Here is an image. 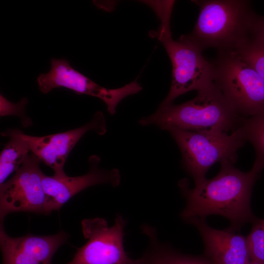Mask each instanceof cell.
<instances>
[{
    "mask_svg": "<svg viewBox=\"0 0 264 264\" xmlns=\"http://www.w3.org/2000/svg\"><path fill=\"white\" fill-rule=\"evenodd\" d=\"M233 165L221 162L217 175L206 178L193 188H189L186 179L179 182L186 201L180 216L185 221L220 215L230 222L227 229L235 232L246 223L253 224L258 219L252 212L250 201L253 187L261 173L253 168L249 172H242Z\"/></svg>",
    "mask_w": 264,
    "mask_h": 264,
    "instance_id": "cell-1",
    "label": "cell"
},
{
    "mask_svg": "<svg viewBox=\"0 0 264 264\" xmlns=\"http://www.w3.org/2000/svg\"><path fill=\"white\" fill-rule=\"evenodd\" d=\"M235 112L214 83L198 91L194 99L179 105L159 107L151 115L139 120L142 126L154 125L196 131L228 132L237 129L244 120Z\"/></svg>",
    "mask_w": 264,
    "mask_h": 264,
    "instance_id": "cell-2",
    "label": "cell"
},
{
    "mask_svg": "<svg viewBox=\"0 0 264 264\" xmlns=\"http://www.w3.org/2000/svg\"><path fill=\"white\" fill-rule=\"evenodd\" d=\"M200 7L187 37L202 52L208 48L234 51L252 38L255 14L245 0H195Z\"/></svg>",
    "mask_w": 264,
    "mask_h": 264,
    "instance_id": "cell-3",
    "label": "cell"
},
{
    "mask_svg": "<svg viewBox=\"0 0 264 264\" xmlns=\"http://www.w3.org/2000/svg\"><path fill=\"white\" fill-rule=\"evenodd\" d=\"M172 9L169 5L155 9L161 24L156 31L150 33L162 43L172 65L170 90L159 107L172 104L176 98L190 91L203 89L212 84L214 80L212 64L203 57L202 52L186 35L176 41L173 39L170 28Z\"/></svg>",
    "mask_w": 264,
    "mask_h": 264,
    "instance_id": "cell-4",
    "label": "cell"
},
{
    "mask_svg": "<svg viewBox=\"0 0 264 264\" xmlns=\"http://www.w3.org/2000/svg\"><path fill=\"white\" fill-rule=\"evenodd\" d=\"M178 145L183 168L193 178L195 185L205 179L215 163L234 164L237 152L247 142L241 126L231 134L222 132H196L169 127L166 130Z\"/></svg>",
    "mask_w": 264,
    "mask_h": 264,
    "instance_id": "cell-5",
    "label": "cell"
},
{
    "mask_svg": "<svg viewBox=\"0 0 264 264\" xmlns=\"http://www.w3.org/2000/svg\"><path fill=\"white\" fill-rule=\"evenodd\" d=\"M212 65L213 83L240 117L264 111V80L236 52L219 51Z\"/></svg>",
    "mask_w": 264,
    "mask_h": 264,
    "instance_id": "cell-6",
    "label": "cell"
},
{
    "mask_svg": "<svg viewBox=\"0 0 264 264\" xmlns=\"http://www.w3.org/2000/svg\"><path fill=\"white\" fill-rule=\"evenodd\" d=\"M125 224L121 215L117 216L111 226L103 218L83 220L82 231L88 241L66 264H142L141 259L133 260L125 251Z\"/></svg>",
    "mask_w": 264,
    "mask_h": 264,
    "instance_id": "cell-7",
    "label": "cell"
},
{
    "mask_svg": "<svg viewBox=\"0 0 264 264\" xmlns=\"http://www.w3.org/2000/svg\"><path fill=\"white\" fill-rule=\"evenodd\" d=\"M41 161L28 154L13 177L0 185V224L5 217L15 212L49 214L47 197L42 185Z\"/></svg>",
    "mask_w": 264,
    "mask_h": 264,
    "instance_id": "cell-8",
    "label": "cell"
},
{
    "mask_svg": "<svg viewBox=\"0 0 264 264\" xmlns=\"http://www.w3.org/2000/svg\"><path fill=\"white\" fill-rule=\"evenodd\" d=\"M50 65L48 73H42L37 77L39 88L42 93L45 94L55 88L64 87L77 93L96 97L105 102L111 114L115 113L117 106L123 99L142 89L136 80L120 88L102 87L75 70L65 58H52Z\"/></svg>",
    "mask_w": 264,
    "mask_h": 264,
    "instance_id": "cell-9",
    "label": "cell"
},
{
    "mask_svg": "<svg viewBox=\"0 0 264 264\" xmlns=\"http://www.w3.org/2000/svg\"><path fill=\"white\" fill-rule=\"evenodd\" d=\"M106 120L101 111H98L88 123L66 132L35 136L24 134L18 130L19 135L26 142L31 153L41 162L50 167L54 175L63 176L66 160L76 143L89 131L103 135L107 132Z\"/></svg>",
    "mask_w": 264,
    "mask_h": 264,
    "instance_id": "cell-10",
    "label": "cell"
},
{
    "mask_svg": "<svg viewBox=\"0 0 264 264\" xmlns=\"http://www.w3.org/2000/svg\"><path fill=\"white\" fill-rule=\"evenodd\" d=\"M100 161L99 156L91 155L88 159V172L80 176H47L44 174L42 185L47 197L49 214L52 211L59 210L72 197L88 187L101 184L113 187L119 185L121 176L119 170L101 169L98 166Z\"/></svg>",
    "mask_w": 264,
    "mask_h": 264,
    "instance_id": "cell-11",
    "label": "cell"
},
{
    "mask_svg": "<svg viewBox=\"0 0 264 264\" xmlns=\"http://www.w3.org/2000/svg\"><path fill=\"white\" fill-rule=\"evenodd\" d=\"M68 238L63 230L51 235L28 234L12 237L5 231L3 224H0L2 264H52L54 255Z\"/></svg>",
    "mask_w": 264,
    "mask_h": 264,
    "instance_id": "cell-12",
    "label": "cell"
},
{
    "mask_svg": "<svg viewBox=\"0 0 264 264\" xmlns=\"http://www.w3.org/2000/svg\"><path fill=\"white\" fill-rule=\"evenodd\" d=\"M186 222L198 230L206 258L213 264H245L251 261L246 237L227 229L211 227L205 219L194 218Z\"/></svg>",
    "mask_w": 264,
    "mask_h": 264,
    "instance_id": "cell-13",
    "label": "cell"
},
{
    "mask_svg": "<svg viewBox=\"0 0 264 264\" xmlns=\"http://www.w3.org/2000/svg\"><path fill=\"white\" fill-rule=\"evenodd\" d=\"M9 137L0 156V185L8 176L16 172L30 151L26 142L19 135L18 129H11L1 133Z\"/></svg>",
    "mask_w": 264,
    "mask_h": 264,
    "instance_id": "cell-14",
    "label": "cell"
},
{
    "mask_svg": "<svg viewBox=\"0 0 264 264\" xmlns=\"http://www.w3.org/2000/svg\"><path fill=\"white\" fill-rule=\"evenodd\" d=\"M144 230L150 238V249L141 259L142 264H213L206 258L177 253L159 243L154 230L144 227Z\"/></svg>",
    "mask_w": 264,
    "mask_h": 264,
    "instance_id": "cell-15",
    "label": "cell"
},
{
    "mask_svg": "<svg viewBox=\"0 0 264 264\" xmlns=\"http://www.w3.org/2000/svg\"><path fill=\"white\" fill-rule=\"evenodd\" d=\"M245 139L256 153L253 168L261 173L264 169V111L245 118L241 126Z\"/></svg>",
    "mask_w": 264,
    "mask_h": 264,
    "instance_id": "cell-16",
    "label": "cell"
},
{
    "mask_svg": "<svg viewBox=\"0 0 264 264\" xmlns=\"http://www.w3.org/2000/svg\"><path fill=\"white\" fill-rule=\"evenodd\" d=\"M233 51L252 66L264 80V44L251 38Z\"/></svg>",
    "mask_w": 264,
    "mask_h": 264,
    "instance_id": "cell-17",
    "label": "cell"
},
{
    "mask_svg": "<svg viewBox=\"0 0 264 264\" xmlns=\"http://www.w3.org/2000/svg\"><path fill=\"white\" fill-rule=\"evenodd\" d=\"M251 261L264 264V219H258L246 237Z\"/></svg>",
    "mask_w": 264,
    "mask_h": 264,
    "instance_id": "cell-18",
    "label": "cell"
},
{
    "mask_svg": "<svg viewBox=\"0 0 264 264\" xmlns=\"http://www.w3.org/2000/svg\"><path fill=\"white\" fill-rule=\"evenodd\" d=\"M27 103V99L23 97L18 103H13L0 94V116L13 115L18 116L21 119L23 126L29 127L32 125V121L26 116L25 114Z\"/></svg>",
    "mask_w": 264,
    "mask_h": 264,
    "instance_id": "cell-19",
    "label": "cell"
},
{
    "mask_svg": "<svg viewBox=\"0 0 264 264\" xmlns=\"http://www.w3.org/2000/svg\"><path fill=\"white\" fill-rule=\"evenodd\" d=\"M252 38L264 44V17L256 15L253 24Z\"/></svg>",
    "mask_w": 264,
    "mask_h": 264,
    "instance_id": "cell-20",
    "label": "cell"
},
{
    "mask_svg": "<svg viewBox=\"0 0 264 264\" xmlns=\"http://www.w3.org/2000/svg\"><path fill=\"white\" fill-rule=\"evenodd\" d=\"M260 264V263H256V262H254L250 261V262H249V263H247V264Z\"/></svg>",
    "mask_w": 264,
    "mask_h": 264,
    "instance_id": "cell-21",
    "label": "cell"
}]
</instances>
